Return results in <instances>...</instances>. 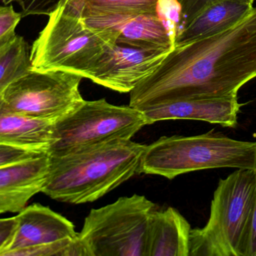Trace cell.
<instances>
[{"instance_id":"26","label":"cell","mask_w":256,"mask_h":256,"mask_svg":"<svg viewBox=\"0 0 256 256\" xmlns=\"http://www.w3.org/2000/svg\"><path fill=\"white\" fill-rule=\"evenodd\" d=\"M246 256H256V201L252 232H251L250 240Z\"/></svg>"},{"instance_id":"20","label":"cell","mask_w":256,"mask_h":256,"mask_svg":"<svg viewBox=\"0 0 256 256\" xmlns=\"http://www.w3.org/2000/svg\"><path fill=\"white\" fill-rule=\"evenodd\" d=\"M156 13L165 24L174 44L179 32L180 5L176 0H159Z\"/></svg>"},{"instance_id":"1","label":"cell","mask_w":256,"mask_h":256,"mask_svg":"<svg viewBox=\"0 0 256 256\" xmlns=\"http://www.w3.org/2000/svg\"><path fill=\"white\" fill-rule=\"evenodd\" d=\"M256 77V8L231 28L176 45L130 93L142 110L186 99L238 96Z\"/></svg>"},{"instance_id":"24","label":"cell","mask_w":256,"mask_h":256,"mask_svg":"<svg viewBox=\"0 0 256 256\" xmlns=\"http://www.w3.org/2000/svg\"><path fill=\"white\" fill-rule=\"evenodd\" d=\"M44 152L18 148L0 143V168L48 154Z\"/></svg>"},{"instance_id":"22","label":"cell","mask_w":256,"mask_h":256,"mask_svg":"<svg viewBox=\"0 0 256 256\" xmlns=\"http://www.w3.org/2000/svg\"><path fill=\"white\" fill-rule=\"evenodd\" d=\"M176 1L180 5V24H179V32H180L182 29L188 25L203 9L216 2L242 1L254 4V0H176Z\"/></svg>"},{"instance_id":"14","label":"cell","mask_w":256,"mask_h":256,"mask_svg":"<svg viewBox=\"0 0 256 256\" xmlns=\"http://www.w3.org/2000/svg\"><path fill=\"white\" fill-rule=\"evenodd\" d=\"M54 120L36 118L10 108L0 95V143L48 153Z\"/></svg>"},{"instance_id":"8","label":"cell","mask_w":256,"mask_h":256,"mask_svg":"<svg viewBox=\"0 0 256 256\" xmlns=\"http://www.w3.org/2000/svg\"><path fill=\"white\" fill-rule=\"evenodd\" d=\"M82 78L66 71L32 69L10 83L1 96L18 112L56 121L84 102L79 88Z\"/></svg>"},{"instance_id":"15","label":"cell","mask_w":256,"mask_h":256,"mask_svg":"<svg viewBox=\"0 0 256 256\" xmlns=\"http://www.w3.org/2000/svg\"><path fill=\"white\" fill-rule=\"evenodd\" d=\"M191 230L176 209L153 210L148 226L146 256H189Z\"/></svg>"},{"instance_id":"2","label":"cell","mask_w":256,"mask_h":256,"mask_svg":"<svg viewBox=\"0 0 256 256\" xmlns=\"http://www.w3.org/2000/svg\"><path fill=\"white\" fill-rule=\"evenodd\" d=\"M146 146L117 139L63 156L49 155L42 192L68 204L94 202L138 174Z\"/></svg>"},{"instance_id":"5","label":"cell","mask_w":256,"mask_h":256,"mask_svg":"<svg viewBox=\"0 0 256 256\" xmlns=\"http://www.w3.org/2000/svg\"><path fill=\"white\" fill-rule=\"evenodd\" d=\"M118 38L112 30L90 27L81 18L56 9L33 42L32 69L66 71L88 79Z\"/></svg>"},{"instance_id":"10","label":"cell","mask_w":256,"mask_h":256,"mask_svg":"<svg viewBox=\"0 0 256 256\" xmlns=\"http://www.w3.org/2000/svg\"><path fill=\"white\" fill-rule=\"evenodd\" d=\"M15 217L14 234L1 256L24 248L73 238L78 234L70 221L40 204L26 206Z\"/></svg>"},{"instance_id":"7","label":"cell","mask_w":256,"mask_h":256,"mask_svg":"<svg viewBox=\"0 0 256 256\" xmlns=\"http://www.w3.org/2000/svg\"><path fill=\"white\" fill-rule=\"evenodd\" d=\"M147 125L144 113L130 105L84 100L56 120L48 154L63 156L106 141L130 140Z\"/></svg>"},{"instance_id":"25","label":"cell","mask_w":256,"mask_h":256,"mask_svg":"<svg viewBox=\"0 0 256 256\" xmlns=\"http://www.w3.org/2000/svg\"><path fill=\"white\" fill-rule=\"evenodd\" d=\"M16 228V219L14 217L0 219V256L7 249Z\"/></svg>"},{"instance_id":"19","label":"cell","mask_w":256,"mask_h":256,"mask_svg":"<svg viewBox=\"0 0 256 256\" xmlns=\"http://www.w3.org/2000/svg\"><path fill=\"white\" fill-rule=\"evenodd\" d=\"M87 256L79 236L57 240L46 244L24 248L10 252L8 256Z\"/></svg>"},{"instance_id":"12","label":"cell","mask_w":256,"mask_h":256,"mask_svg":"<svg viewBox=\"0 0 256 256\" xmlns=\"http://www.w3.org/2000/svg\"><path fill=\"white\" fill-rule=\"evenodd\" d=\"M49 167V154L0 168V214L19 213L42 192Z\"/></svg>"},{"instance_id":"11","label":"cell","mask_w":256,"mask_h":256,"mask_svg":"<svg viewBox=\"0 0 256 256\" xmlns=\"http://www.w3.org/2000/svg\"><path fill=\"white\" fill-rule=\"evenodd\" d=\"M242 105L238 96L186 99L142 110L148 125L168 120H192L234 128Z\"/></svg>"},{"instance_id":"9","label":"cell","mask_w":256,"mask_h":256,"mask_svg":"<svg viewBox=\"0 0 256 256\" xmlns=\"http://www.w3.org/2000/svg\"><path fill=\"white\" fill-rule=\"evenodd\" d=\"M173 48L117 39L102 56L88 79L118 93H130L154 72Z\"/></svg>"},{"instance_id":"6","label":"cell","mask_w":256,"mask_h":256,"mask_svg":"<svg viewBox=\"0 0 256 256\" xmlns=\"http://www.w3.org/2000/svg\"><path fill=\"white\" fill-rule=\"evenodd\" d=\"M154 210L152 201L136 194L92 209L78 233L87 256H146L149 218Z\"/></svg>"},{"instance_id":"13","label":"cell","mask_w":256,"mask_h":256,"mask_svg":"<svg viewBox=\"0 0 256 256\" xmlns=\"http://www.w3.org/2000/svg\"><path fill=\"white\" fill-rule=\"evenodd\" d=\"M94 28L108 29L118 34V39L140 44L174 48V44L158 13L98 14L81 18Z\"/></svg>"},{"instance_id":"17","label":"cell","mask_w":256,"mask_h":256,"mask_svg":"<svg viewBox=\"0 0 256 256\" xmlns=\"http://www.w3.org/2000/svg\"><path fill=\"white\" fill-rule=\"evenodd\" d=\"M159 0H60L57 9L80 18L98 14L156 12Z\"/></svg>"},{"instance_id":"4","label":"cell","mask_w":256,"mask_h":256,"mask_svg":"<svg viewBox=\"0 0 256 256\" xmlns=\"http://www.w3.org/2000/svg\"><path fill=\"white\" fill-rule=\"evenodd\" d=\"M236 168L256 171V142L214 132L194 136L161 137L146 145L138 174L172 180L201 170Z\"/></svg>"},{"instance_id":"18","label":"cell","mask_w":256,"mask_h":256,"mask_svg":"<svg viewBox=\"0 0 256 256\" xmlns=\"http://www.w3.org/2000/svg\"><path fill=\"white\" fill-rule=\"evenodd\" d=\"M32 69L28 43L18 36L0 48V95L15 80Z\"/></svg>"},{"instance_id":"23","label":"cell","mask_w":256,"mask_h":256,"mask_svg":"<svg viewBox=\"0 0 256 256\" xmlns=\"http://www.w3.org/2000/svg\"><path fill=\"white\" fill-rule=\"evenodd\" d=\"M4 6L16 3L21 8V15L24 17L28 15H48L54 12L58 6L60 0H0Z\"/></svg>"},{"instance_id":"21","label":"cell","mask_w":256,"mask_h":256,"mask_svg":"<svg viewBox=\"0 0 256 256\" xmlns=\"http://www.w3.org/2000/svg\"><path fill=\"white\" fill-rule=\"evenodd\" d=\"M22 18L12 6H0V48L12 42L16 34V27Z\"/></svg>"},{"instance_id":"3","label":"cell","mask_w":256,"mask_h":256,"mask_svg":"<svg viewBox=\"0 0 256 256\" xmlns=\"http://www.w3.org/2000/svg\"><path fill=\"white\" fill-rule=\"evenodd\" d=\"M256 201L255 170L238 169L220 179L207 224L191 230L189 256H246Z\"/></svg>"},{"instance_id":"16","label":"cell","mask_w":256,"mask_h":256,"mask_svg":"<svg viewBox=\"0 0 256 256\" xmlns=\"http://www.w3.org/2000/svg\"><path fill=\"white\" fill-rule=\"evenodd\" d=\"M242 1H220L203 9L176 37L174 46L222 33L240 22L254 9Z\"/></svg>"}]
</instances>
